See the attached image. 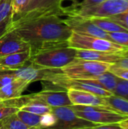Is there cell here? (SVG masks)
<instances>
[{"mask_svg":"<svg viewBox=\"0 0 128 129\" xmlns=\"http://www.w3.org/2000/svg\"><path fill=\"white\" fill-rule=\"evenodd\" d=\"M12 22H13V17H11L4 22L0 23V37L2 36L5 33H7L10 29Z\"/></svg>","mask_w":128,"mask_h":129,"instance_id":"cell-32","label":"cell"},{"mask_svg":"<svg viewBox=\"0 0 128 129\" xmlns=\"http://www.w3.org/2000/svg\"><path fill=\"white\" fill-rule=\"evenodd\" d=\"M111 65V63L75 58L60 70L65 76L70 79L85 80L108 72Z\"/></svg>","mask_w":128,"mask_h":129,"instance_id":"cell-4","label":"cell"},{"mask_svg":"<svg viewBox=\"0 0 128 129\" xmlns=\"http://www.w3.org/2000/svg\"><path fill=\"white\" fill-rule=\"evenodd\" d=\"M85 80L91 81V82L97 84L100 87L103 88V89L113 94L114 91L115 89V87H116L118 78L108 71V72H106V73L100 74L97 76L93 77L89 79H85Z\"/></svg>","mask_w":128,"mask_h":129,"instance_id":"cell-17","label":"cell"},{"mask_svg":"<svg viewBox=\"0 0 128 129\" xmlns=\"http://www.w3.org/2000/svg\"><path fill=\"white\" fill-rule=\"evenodd\" d=\"M20 110L26 111V112H29V113H32L38 115V116H42L44 114L51 113L52 107H51L43 103L30 100V101L29 103H27L26 104L23 106Z\"/></svg>","mask_w":128,"mask_h":129,"instance_id":"cell-21","label":"cell"},{"mask_svg":"<svg viewBox=\"0 0 128 129\" xmlns=\"http://www.w3.org/2000/svg\"><path fill=\"white\" fill-rule=\"evenodd\" d=\"M51 112L56 116L57 122L48 129H80L97 125L78 116L71 106L52 107Z\"/></svg>","mask_w":128,"mask_h":129,"instance_id":"cell-7","label":"cell"},{"mask_svg":"<svg viewBox=\"0 0 128 129\" xmlns=\"http://www.w3.org/2000/svg\"><path fill=\"white\" fill-rule=\"evenodd\" d=\"M30 50L17 52L0 57V70H15L29 63Z\"/></svg>","mask_w":128,"mask_h":129,"instance_id":"cell-15","label":"cell"},{"mask_svg":"<svg viewBox=\"0 0 128 129\" xmlns=\"http://www.w3.org/2000/svg\"><path fill=\"white\" fill-rule=\"evenodd\" d=\"M13 75L16 79H20L29 82L36 81L49 82L55 74L60 72V69H50L41 67L31 63H28L23 67L15 70H1Z\"/></svg>","mask_w":128,"mask_h":129,"instance_id":"cell-9","label":"cell"},{"mask_svg":"<svg viewBox=\"0 0 128 129\" xmlns=\"http://www.w3.org/2000/svg\"><path fill=\"white\" fill-rule=\"evenodd\" d=\"M122 57H123L122 51L106 52V51H100L77 49L75 52V58L77 59L96 61L100 63H106L111 64L116 63L122 58Z\"/></svg>","mask_w":128,"mask_h":129,"instance_id":"cell-14","label":"cell"},{"mask_svg":"<svg viewBox=\"0 0 128 129\" xmlns=\"http://www.w3.org/2000/svg\"><path fill=\"white\" fill-rule=\"evenodd\" d=\"M122 129H128V118L118 123Z\"/></svg>","mask_w":128,"mask_h":129,"instance_id":"cell-34","label":"cell"},{"mask_svg":"<svg viewBox=\"0 0 128 129\" xmlns=\"http://www.w3.org/2000/svg\"><path fill=\"white\" fill-rule=\"evenodd\" d=\"M127 1H128V0H127Z\"/></svg>","mask_w":128,"mask_h":129,"instance_id":"cell-38","label":"cell"},{"mask_svg":"<svg viewBox=\"0 0 128 129\" xmlns=\"http://www.w3.org/2000/svg\"><path fill=\"white\" fill-rule=\"evenodd\" d=\"M80 129H91V128H80Z\"/></svg>","mask_w":128,"mask_h":129,"instance_id":"cell-36","label":"cell"},{"mask_svg":"<svg viewBox=\"0 0 128 129\" xmlns=\"http://www.w3.org/2000/svg\"><path fill=\"white\" fill-rule=\"evenodd\" d=\"M2 123L3 129H34L25 125L17 117L16 113L2 120Z\"/></svg>","mask_w":128,"mask_h":129,"instance_id":"cell-22","label":"cell"},{"mask_svg":"<svg viewBox=\"0 0 128 129\" xmlns=\"http://www.w3.org/2000/svg\"><path fill=\"white\" fill-rule=\"evenodd\" d=\"M91 129H122L118 123H112V124H104V125H97L92 127Z\"/></svg>","mask_w":128,"mask_h":129,"instance_id":"cell-33","label":"cell"},{"mask_svg":"<svg viewBox=\"0 0 128 129\" xmlns=\"http://www.w3.org/2000/svg\"><path fill=\"white\" fill-rule=\"evenodd\" d=\"M29 84L30 82L20 79H15L0 88V100L5 101L20 97Z\"/></svg>","mask_w":128,"mask_h":129,"instance_id":"cell-16","label":"cell"},{"mask_svg":"<svg viewBox=\"0 0 128 129\" xmlns=\"http://www.w3.org/2000/svg\"><path fill=\"white\" fill-rule=\"evenodd\" d=\"M71 107L78 116L96 125L119 123L128 118L116 111L100 106L78 105L71 106Z\"/></svg>","mask_w":128,"mask_h":129,"instance_id":"cell-5","label":"cell"},{"mask_svg":"<svg viewBox=\"0 0 128 129\" xmlns=\"http://www.w3.org/2000/svg\"><path fill=\"white\" fill-rule=\"evenodd\" d=\"M63 1V0H29L26 8L17 18H32L48 14L65 15V8L62 7Z\"/></svg>","mask_w":128,"mask_h":129,"instance_id":"cell-8","label":"cell"},{"mask_svg":"<svg viewBox=\"0 0 128 129\" xmlns=\"http://www.w3.org/2000/svg\"><path fill=\"white\" fill-rule=\"evenodd\" d=\"M29 0H12V15L13 20L17 18L25 10Z\"/></svg>","mask_w":128,"mask_h":129,"instance_id":"cell-25","label":"cell"},{"mask_svg":"<svg viewBox=\"0 0 128 129\" xmlns=\"http://www.w3.org/2000/svg\"><path fill=\"white\" fill-rule=\"evenodd\" d=\"M128 11L127 0H105L104 2L88 8H78L71 6L65 8V15L78 16L84 18L109 17Z\"/></svg>","mask_w":128,"mask_h":129,"instance_id":"cell-3","label":"cell"},{"mask_svg":"<svg viewBox=\"0 0 128 129\" xmlns=\"http://www.w3.org/2000/svg\"><path fill=\"white\" fill-rule=\"evenodd\" d=\"M88 19V18H87ZM89 20L98 26L100 29L103 30L104 32L109 33H115V32H127L124 28L118 25V23H115L114 21L106 18V17H92L89 18Z\"/></svg>","mask_w":128,"mask_h":129,"instance_id":"cell-18","label":"cell"},{"mask_svg":"<svg viewBox=\"0 0 128 129\" xmlns=\"http://www.w3.org/2000/svg\"><path fill=\"white\" fill-rule=\"evenodd\" d=\"M45 86V88L44 90L37 93L31 94V100L43 103L51 107L72 106L66 90L58 89L55 87L53 88L48 85Z\"/></svg>","mask_w":128,"mask_h":129,"instance_id":"cell-10","label":"cell"},{"mask_svg":"<svg viewBox=\"0 0 128 129\" xmlns=\"http://www.w3.org/2000/svg\"><path fill=\"white\" fill-rule=\"evenodd\" d=\"M109 72L118 79L128 82V69L121 67L116 64H112L109 69Z\"/></svg>","mask_w":128,"mask_h":129,"instance_id":"cell-27","label":"cell"},{"mask_svg":"<svg viewBox=\"0 0 128 129\" xmlns=\"http://www.w3.org/2000/svg\"><path fill=\"white\" fill-rule=\"evenodd\" d=\"M66 91L72 106H100L114 110L108 105L106 98L77 89L69 88Z\"/></svg>","mask_w":128,"mask_h":129,"instance_id":"cell-13","label":"cell"},{"mask_svg":"<svg viewBox=\"0 0 128 129\" xmlns=\"http://www.w3.org/2000/svg\"><path fill=\"white\" fill-rule=\"evenodd\" d=\"M63 20L72 33L109 40L108 33L94 24L89 19L78 16H68V18Z\"/></svg>","mask_w":128,"mask_h":129,"instance_id":"cell-11","label":"cell"},{"mask_svg":"<svg viewBox=\"0 0 128 129\" xmlns=\"http://www.w3.org/2000/svg\"><path fill=\"white\" fill-rule=\"evenodd\" d=\"M0 101H1V100H0Z\"/></svg>","mask_w":128,"mask_h":129,"instance_id":"cell-37","label":"cell"},{"mask_svg":"<svg viewBox=\"0 0 128 129\" xmlns=\"http://www.w3.org/2000/svg\"><path fill=\"white\" fill-rule=\"evenodd\" d=\"M13 17L12 0H0V23Z\"/></svg>","mask_w":128,"mask_h":129,"instance_id":"cell-23","label":"cell"},{"mask_svg":"<svg viewBox=\"0 0 128 129\" xmlns=\"http://www.w3.org/2000/svg\"><path fill=\"white\" fill-rule=\"evenodd\" d=\"M17 117L28 127L34 129L41 128V116L19 110L17 112Z\"/></svg>","mask_w":128,"mask_h":129,"instance_id":"cell-20","label":"cell"},{"mask_svg":"<svg viewBox=\"0 0 128 129\" xmlns=\"http://www.w3.org/2000/svg\"><path fill=\"white\" fill-rule=\"evenodd\" d=\"M106 18L118 23V25L124 28L128 32V11L121 13V14H116L109 17H106Z\"/></svg>","mask_w":128,"mask_h":129,"instance_id":"cell-29","label":"cell"},{"mask_svg":"<svg viewBox=\"0 0 128 129\" xmlns=\"http://www.w3.org/2000/svg\"><path fill=\"white\" fill-rule=\"evenodd\" d=\"M11 29L29 45L30 51L68 45V39L72 33L57 14L17 18L13 20Z\"/></svg>","mask_w":128,"mask_h":129,"instance_id":"cell-1","label":"cell"},{"mask_svg":"<svg viewBox=\"0 0 128 129\" xmlns=\"http://www.w3.org/2000/svg\"><path fill=\"white\" fill-rule=\"evenodd\" d=\"M108 105L116 112L128 116V100L112 94L106 98Z\"/></svg>","mask_w":128,"mask_h":129,"instance_id":"cell-19","label":"cell"},{"mask_svg":"<svg viewBox=\"0 0 128 129\" xmlns=\"http://www.w3.org/2000/svg\"><path fill=\"white\" fill-rule=\"evenodd\" d=\"M113 94L128 100V82L118 79Z\"/></svg>","mask_w":128,"mask_h":129,"instance_id":"cell-26","label":"cell"},{"mask_svg":"<svg viewBox=\"0 0 128 129\" xmlns=\"http://www.w3.org/2000/svg\"><path fill=\"white\" fill-rule=\"evenodd\" d=\"M68 46L76 50H91L106 52H121L127 48L105 39L80 35L75 33H72L69 38Z\"/></svg>","mask_w":128,"mask_h":129,"instance_id":"cell-6","label":"cell"},{"mask_svg":"<svg viewBox=\"0 0 128 129\" xmlns=\"http://www.w3.org/2000/svg\"><path fill=\"white\" fill-rule=\"evenodd\" d=\"M0 129H3V126H2V121H0Z\"/></svg>","mask_w":128,"mask_h":129,"instance_id":"cell-35","label":"cell"},{"mask_svg":"<svg viewBox=\"0 0 128 129\" xmlns=\"http://www.w3.org/2000/svg\"><path fill=\"white\" fill-rule=\"evenodd\" d=\"M109 40L124 48H128V32H115L108 33Z\"/></svg>","mask_w":128,"mask_h":129,"instance_id":"cell-24","label":"cell"},{"mask_svg":"<svg viewBox=\"0 0 128 129\" xmlns=\"http://www.w3.org/2000/svg\"><path fill=\"white\" fill-rule=\"evenodd\" d=\"M76 50L61 45L30 51L29 62L45 68L61 69L75 59Z\"/></svg>","mask_w":128,"mask_h":129,"instance_id":"cell-2","label":"cell"},{"mask_svg":"<svg viewBox=\"0 0 128 129\" xmlns=\"http://www.w3.org/2000/svg\"><path fill=\"white\" fill-rule=\"evenodd\" d=\"M105 0H83L81 2L72 5V6H73L75 8H88V7L97 5H98V4H100V3H101V2H103Z\"/></svg>","mask_w":128,"mask_h":129,"instance_id":"cell-31","label":"cell"},{"mask_svg":"<svg viewBox=\"0 0 128 129\" xmlns=\"http://www.w3.org/2000/svg\"><path fill=\"white\" fill-rule=\"evenodd\" d=\"M57 122V118L54 114L51 112L41 116V128L48 129L53 127Z\"/></svg>","mask_w":128,"mask_h":129,"instance_id":"cell-28","label":"cell"},{"mask_svg":"<svg viewBox=\"0 0 128 129\" xmlns=\"http://www.w3.org/2000/svg\"><path fill=\"white\" fill-rule=\"evenodd\" d=\"M29 50V45L11 28L0 37V57Z\"/></svg>","mask_w":128,"mask_h":129,"instance_id":"cell-12","label":"cell"},{"mask_svg":"<svg viewBox=\"0 0 128 129\" xmlns=\"http://www.w3.org/2000/svg\"><path fill=\"white\" fill-rule=\"evenodd\" d=\"M19 108L16 107H4L0 108V121L3 120L4 119L17 113L19 110Z\"/></svg>","mask_w":128,"mask_h":129,"instance_id":"cell-30","label":"cell"}]
</instances>
